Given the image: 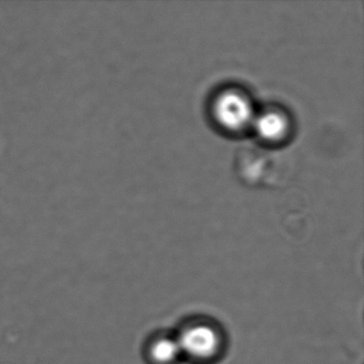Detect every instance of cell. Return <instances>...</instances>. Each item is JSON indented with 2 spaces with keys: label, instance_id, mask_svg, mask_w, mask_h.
Listing matches in <instances>:
<instances>
[{
  "label": "cell",
  "instance_id": "obj_5",
  "mask_svg": "<svg viewBox=\"0 0 364 364\" xmlns=\"http://www.w3.org/2000/svg\"><path fill=\"white\" fill-rule=\"evenodd\" d=\"M284 119L276 112H266L259 120V132L268 138H276L284 132Z\"/></svg>",
  "mask_w": 364,
  "mask_h": 364
},
{
  "label": "cell",
  "instance_id": "obj_1",
  "mask_svg": "<svg viewBox=\"0 0 364 364\" xmlns=\"http://www.w3.org/2000/svg\"><path fill=\"white\" fill-rule=\"evenodd\" d=\"M176 334L183 360L188 363L216 364L227 353V333L212 317H187L181 323Z\"/></svg>",
  "mask_w": 364,
  "mask_h": 364
},
{
  "label": "cell",
  "instance_id": "obj_3",
  "mask_svg": "<svg viewBox=\"0 0 364 364\" xmlns=\"http://www.w3.org/2000/svg\"><path fill=\"white\" fill-rule=\"evenodd\" d=\"M144 358L148 364H180L183 357L176 332L159 330L149 336Z\"/></svg>",
  "mask_w": 364,
  "mask_h": 364
},
{
  "label": "cell",
  "instance_id": "obj_4",
  "mask_svg": "<svg viewBox=\"0 0 364 364\" xmlns=\"http://www.w3.org/2000/svg\"><path fill=\"white\" fill-rule=\"evenodd\" d=\"M216 110L218 112V118L230 127L233 125L237 127L242 124L244 121H246L249 114L242 97L232 93L221 97L220 101L217 104Z\"/></svg>",
  "mask_w": 364,
  "mask_h": 364
},
{
  "label": "cell",
  "instance_id": "obj_2",
  "mask_svg": "<svg viewBox=\"0 0 364 364\" xmlns=\"http://www.w3.org/2000/svg\"><path fill=\"white\" fill-rule=\"evenodd\" d=\"M233 167L238 180L255 188L278 186L287 176V163L282 155L253 144H244L236 150Z\"/></svg>",
  "mask_w": 364,
  "mask_h": 364
}]
</instances>
